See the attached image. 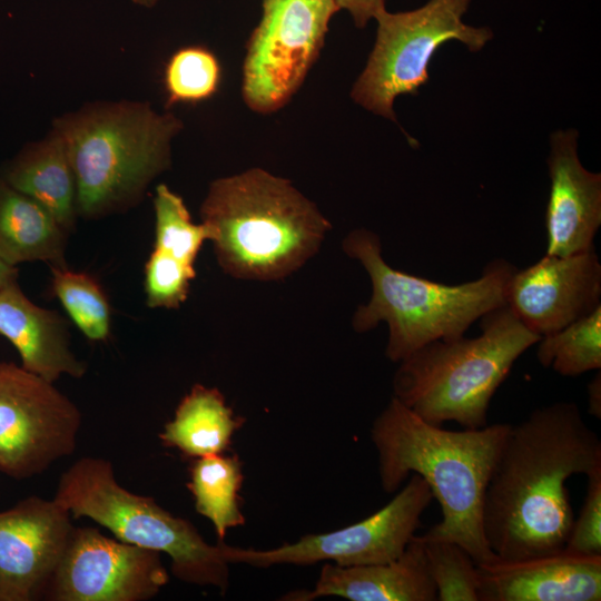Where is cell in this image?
I'll use <instances>...</instances> for the list:
<instances>
[{
	"label": "cell",
	"mask_w": 601,
	"mask_h": 601,
	"mask_svg": "<svg viewBox=\"0 0 601 601\" xmlns=\"http://www.w3.org/2000/svg\"><path fill=\"white\" fill-rule=\"evenodd\" d=\"M585 476L584 501L563 549L578 554L601 555V466Z\"/></svg>",
	"instance_id": "83f0119b"
},
{
	"label": "cell",
	"mask_w": 601,
	"mask_h": 601,
	"mask_svg": "<svg viewBox=\"0 0 601 601\" xmlns=\"http://www.w3.org/2000/svg\"><path fill=\"white\" fill-rule=\"evenodd\" d=\"M155 243L147 263L196 277L195 263L209 230L204 223L193 221L183 198L168 186L156 188Z\"/></svg>",
	"instance_id": "603a6c76"
},
{
	"label": "cell",
	"mask_w": 601,
	"mask_h": 601,
	"mask_svg": "<svg viewBox=\"0 0 601 601\" xmlns=\"http://www.w3.org/2000/svg\"><path fill=\"white\" fill-rule=\"evenodd\" d=\"M471 0H428L423 7L377 14V35L367 63L352 90V98L367 110L396 121L397 96L416 95L428 81V65L445 42L457 40L469 50H481L493 37L487 27L463 22Z\"/></svg>",
	"instance_id": "ba28073f"
},
{
	"label": "cell",
	"mask_w": 601,
	"mask_h": 601,
	"mask_svg": "<svg viewBox=\"0 0 601 601\" xmlns=\"http://www.w3.org/2000/svg\"><path fill=\"white\" fill-rule=\"evenodd\" d=\"M200 215L219 267L248 280L289 276L317 253L331 229L289 180L260 168L213 181Z\"/></svg>",
	"instance_id": "3957f363"
},
{
	"label": "cell",
	"mask_w": 601,
	"mask_h": 601,
	"mask_svg": "<svg viewBox=\"0 0 601 601\" xmlns=\"http://www.w3.org/2000/svg\"><path fill=\"white\" fill-rule=\"evenodd\" d=\"M51 290L78 329L92 342L106 341L111 329V308L101 285L89 274L50 267Z\"/></svg>",
	"instance_id": "d4e9b609"
},
{
	"label": "cell",
	"mask_w": 601,
	"mask_h": 601,
	"mask_svg": "<svg viewBox=\"0 0 601 601\" xmlns=\"http://www.w3.org/2000/svg\"><path fill=\"white\" fill-rule=\"evenodd\" d=\"M18 268L10 265L0 257V288L3 286L17 282Z\"/></svg>",
	"instance_id": "4dcf8cb0"
},
{
	"label": "cell",
	"mask_w": 601,
	"mask_h": 601,
	"mask_svg": "<svg viewBox=\"0 0 601 601\" xmlns=\"http://www.w3.org/2000/svg\"><path fill=\"white\" fill-rule=\"evenodd\" d=\"M75 525L53 497L27 496L0 512V601L45 600Z\"/></svg>",
	"instance_id": "4fadbf2b"
},
{
	"label": "cell",
	"mask_w": 601,
	"mask_h": 601,
	"mask_svg": "<svg viewBox=\"0 0 601 601\" xmlns=\"http://www.w3.org/2000/svg\"><path fill=\"white\" fill-rule=\"evenodd\" d=\"M68 231L37 200L0 179V257L66 267Z\"/></svg>",
	"instance_id": "ffe728a7"
},
{
	"label": "cell",
	"mask_w": 601,
	"mask_h": 601,
	"mask_svg": "<svg viewBox=\"0 0 601 601\" xmlns=\"http://www.w3.org/2000/svg\"><path fill=\"white\" fill-rule=\"evenodd\" d=\"M135 3L145 6V7H152L158 2V0H132Z\"/></svg>",
	"instance_id": "1f68e13d"
},
{
	"label": "cell",
	"mask_w": 601,
	"mask_h": 601,
	"mask_svg": "<svg viewBox=\"0 0 601 601\" xmlns=\"http://www.w3.org/2000/svg\"><path fill=\"white\" fill-rule=\"evenodd\" d=\"M0 334L18 351L23 368L49 382L87 372L71 351L67 321L32 303L17 282L0 288Z\"/></svg>",
	"instance_id": "ac0fdd59"
},
{
	"label": "cell",
	"mask_w": 601,
	"mask_h": 601,
	"mask_svg": "<svg viewBox=\"0 0 601 601\" xmlns=\"http://www.w3.org/2000/svg\"><path fill=\"white\" fill-rule=\"evenodd\" d=\"M244 422L226 404L219 390L195 384L164 425L159 440L164 446L191 459L223 454Z\"/></svg>",
	"instance_id": "44dd1931"
},
{
	"label": "cell",
	"mask_w": 601,
	"mask_h": 601,
	"mask_svg": "<svg viewBox=\"0 0 601 601\" xmlns=\"http://www.w3.org/2000/svg\"><path fill=\"white\" fill-rule=\"evenodd\" d=\"M481 333L432 342L398 362L393 397L424 421L464 428L487 425L491 400L516 359L540 336L506 306L481 317Z\"/></svg>",
	"instance_id": "8992f818"
},
{
	"label": "cell",
	"mask_w": 601,
	"mask_h": 601,
	"mask_svg": "<svg viewBox=\"0 0 601 601\" xmlns=\"http://www.w3.org/2000/svg\"><path fill=\"white\" fill-rule=\"evenodd\" d=\"M343 250L361 263L372 285L371 298L356 308L352 326L365 333L386 323L385 356L395 363L432 342L464 336L474 322L505 305V286L516 269L496 258L474 280L456 285L433 282L390 266L380 237L365 228L352 230L343 240Z\"/></svg>",
	"instance_id": "277c9868"
},
{
	"label": "cell",
	"mask_w": 601,
	"mask_h": 601,
	"mask_svg": "<svg viewBox=\"0 0 601 601\" xmlns=\"http://www.w3.org/2000/svg\"><path fill=\"white\" fill-rule=\"evenodd\" d=\"M53 500L71 516L91 519L120 541L166 553L179 581L221 593L228 589L230 563L224 541L208 543L188 520L121 486L110 461L77 460L60 475Z\"/></svg>",
	"instance_id": "52a82bcc"
},
{
	"label": "cell",
	"mask_w": 601,
	"mask_h": 601,
	"mask_svg": "<svg viewBox=\"0 0 601 601\" xmlns=\"http://www.w3.org/2000/svg\"><path fill=\"white\" fill-rule=\"evenodd\" d=\"M432 499L428 484L413 473L386 505L362 521L332 532L306 534L294 543L269 550L236 548L224 542V553L230 564L255 568L322 561L339 566L388 562L401 555L415 535Z\"/></svg>",
	"instance_id": "8fae6325"
},
{
	"label": "cell",
	"mask_w": 601,
	"mask_h": 601,
	"mask_svg": "<svg viewBox=\"0 0 601 601\" xmlns=\"http://www.w3.org/2000/svg\"><path fill=\"white\" fill-rule=\"evenodd\" d=\"M577 149L575 129L552 134L545 213L549 255L568 256L594 248L601 225V175L582 166Z\"/></svg>",
	"instance_id": "9a60e30c"
},
{
	"label": "cell",
	"mask_w": 601,
	"mask_h": 601,
	"mask_svg": "<svg viewBox=\"0 0 601 601\" xmlns=\"http://www.w3.org/2000/svg\"><path fill=\"white\" fill-rule=\"evenodd\" d=\"M219 81L220 65L211 51L203 47L181 48L165 68L167 105L206 100L217 91Z\"/></svg>",
	"instance_id": "4316f807"
},
{
	"label": "cell",
	"mask_w": 601,
	"mask_h": 601,
	"mask_svg": "<svg viewBox=\"0 0 601 601\" xmlns=\"http://www.w3.org/2000/svg\"><path fill=\"white\" fill-rule=\"evenodd\" d=\"M479 601H600L601 555L564 549L477 564Z\"/></svg>",
	"instance_id": "2e32d148"
},
{
	"label": "cell",
	"mask_w": 601,
	"mask_h": 601,
	"mask_svg": "<svg viewBox=\"0 0 601 601\" xmlns=\"http://www.w3.org/2000/svg\"><path fill=\"white\" fill-rule=\"evenodd\" d=\"M601 466V441L574 402H555L510 424L483 505L485 540L513 561L562 550L574 512L565 482Z\"/></svg>",
	"instance_id": "6da1fadb"
},
{
	"label": "cell",
	"mask_w": 601,
	"mask_h": 601,
	"mask_svg": "<svg viewBox=\"0 0 601 601\" xmlns=\"http://www.w3.org/2000/svg\"><path fill=\"white\" fill-rule=\"evenodd\" d=\"M168 581L161 553L75 526L45 600L147 601Z\"/></svg>",
	"instance_id": "7c38bea8"
},
{
	"label": "cell",
	"mask_w": 601,
	"mask_h": 601,
	"mask_svg": "<svg viewBox=\"0 0 601 601\" xmlns=\"http://www.w3.org/2000/svg\"><path fill=\"white\" fill-rule=\"evenodd\" d=\"M2 178L42 205L66 231L75 229L76 179L66 144L57 130L24 148L6 168Z\"/></svg>",
	"instance_id": "d6986e66"
},
{
	"label": "cell",
	"mask_w": 601,
	"mask_h": 601,
	"mask_svg": "<svg viewBox=\"0 0 601 601\" xmlns=\"http://www.w3.org/2000/svg\"><path fill=\"white\" fill-rule=\"evenodd\" d=\"M420 536L437 601H479L480 571L471 554L456 542Z\"/></svg>",
	"instance_id": "484cf974"
},
{
	"label": "cell",
	"mask_w": 601,
	"mask_h": 601,
	"mask_svg": "<svg viewBox=\"0 0 601 601\" xmlns=\"http://www.w3.org/2000/svg\"><path fill=\"white\" fill-rule=\"evenodd\" d=\"M539 363L562 376L601 368V306L565 327L540 337Z\"/></svg>",
	"instance_id": "cb8c5ba5"
},
{
	"label": "cell",
	"mask_w": 601,
	"mask_h": 601,
	"mask_svg": "<svg viewBox=\"0 0 601 601\" xmlns=\"http://www.w3.org/2000/svg\"><path fill=\"white\" fill-rule=\"evenodd\" d=\"M588 412L595 418H601V373H598L587 386Z\"/></svg>",
	"instance_id": "f546056e"
},
{
	"label": "cell",
	"mask_w": 601,
	"mask_h": 601,
	"mask_svg": "<svg viewBox=\"0 0 601 601\" xmlns=\"http://www.w3.org/2000/svg\"><path fill=\"white\" fill-rule=\"evenodd\" d=\"M509 427L508 423H496L445 430L392 397L371 427L382 489L393 493L410 474L420 475L442 511V520L423 535L456 542L476 564L492 562L497 556L485 540L483 505Z\"/></svg>",
	"instance_id": "7a4b0ae2"
},
{
	"label": "cell",
	"mask_w": 601,
	"mask_h": 601,
	"mask_svg": "<svg viewBox=\"0 0 601 601\" xmlns=\"http://www.w3.org/2000/svg\"><path fill=\"white\" fill-rule=\"evenodd\" d=\"M339 597L351 601H437L423 541L414 535L396 559L376 564L339 566L326 562L312 590H297L282 600L312 601Z\"/></svg>",
	"instance_id": "e0dca14e"
},
{
	"label": "cell",
	"mask_w": 601,
	"mask_h": 601,
	"mask_svg": "<svg viewBox=\"0 0 601 601\" xmlns=\"http://www.w3.org/2000/svg\"><path fill=\"white\" fill-rule=\"evenodd\" d=\"M181 122L148 104H96L55 121L72 166L77 213L99 218L126 209L170 164Z\"/></svg>",
	"instance_id": "5b68a950"
},
{
	"label": "cell",
	"mask_w": 601,
	"mask_h": 601,
	"mask_svg": "<svg viewBox=\"0 0 601 601\" xmlns=\"http://www.w3.org/2000/svg\"><path fill=\"white\" fill-rule=\"evenodd\" d=\"M81 427L78 406L52 382L0 362V472L17 481L71 455Z\"/></svg>",
	"instance_id": "30bf717a"
},
{
	"label": "cell",
	"mask_w": 601,
	"mask_h": 601,
	"mask_svg": "<svg viewBox=\"0 0 601 601\" xmlns=\"http://www.w3.org/2000/svg\"><path fill=\"white\" fill-rule=\"evenodd\" d=\"M504 302L540 337L589 315L601 306L595 248L568 256L545 254L526 268H516L506 283Z\"/></svg>",
	"instance_id": "5bb4252c"
},
{
	"label": "cell",
	"mask_w": 601,
	"mask_h": 601,
	"mask_svg": "<svg viewBox=\"0 0 601 601\" xmlns=\"http://www.w3.org/2000/svg\"><path fill=\"white\" fill-rule=\"evenodd\" d=\"M243 481L242 462L237 455L223 453L193 459L187 487L197 513L211 522L219 541L228 530L246 522L239 496Z\"/></svg>",
	"instance_id": "7402d4cb"
},
{
	"label": "cell",
	"mask_w": 601,
	"mask_h": 601,
	"mask_svg": "<svg viewBox=\"0 0 601 601\" xmlns=\"http://www.w3.org/2000/svg\"><path fill=\"white\" fill-rule=\"evenodd\" d=\"M339 9H346L356 27L364 28L371 19H375L385 10L384 0H336Z\"/></svg>",
	"instance_id": "f1b7e54d"
},
{
	"label": "cell",
	"mask_w": 601,
	"mask_h": 601,
	"mask_svg": "<svg viewBox=\"0 0 601 601\" xmlns=\"http://www.w3.org/2000/svg\"><path fill=\"white\" fill-rule=\"evenodd\" d=\"M336 0H263L243 69V96L254 111L269 114L288 102L324 45Z\"/></svg>",
	"instance_id": "9c48e42d"
}]
</instances>
